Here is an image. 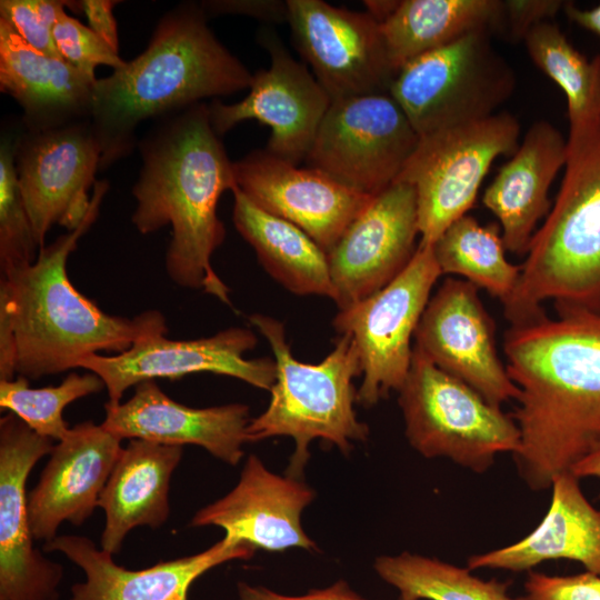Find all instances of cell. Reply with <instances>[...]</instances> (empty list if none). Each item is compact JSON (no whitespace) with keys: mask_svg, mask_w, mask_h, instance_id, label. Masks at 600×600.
I'll return each instance as SVG.
<instances>
[{"mask_svg":"<svg viewBox=\"0 0 600 600\" xmlns=\"http://www.w3.org/2000/svg\"><path fill=\"white\" fill-rule=\"evenodd\" d=\"M442 274H457L483 289L502 304L512 296L521 267L508 261L499 223L481 224L464 214L432 244Z\"/></svg>","mask_w":600,"mask_h":600,"instance_id":"f546056e","label":"cell"},{"mask_svg":"<svg viewBox=\"0 0 600 600\" xmlns=\"http://www.w3.org/2000/svg\"><path fill=\"white\" fill-rule=\"evenodd\" d=\"M100 159L90 119L41 131L22 127L16 170L40 249L53 224L72 231L84 220L91 206L88 190L96 183Z\"/></svg>","mask_w":600,"mask_h":600,"instance_id":"4fadbf2b","label":"cell"},{"mask_svg":"<svg viewBox=\"0 0 600 600\" xmlns=\"http://www.w3.org/2000/svg\"><path fill=\"white\" fill-rule=\"evenodd\" d=\"M550 488L549 509L533 531L507 547L471 556L468 568L521 572L544 561L566 559L600 576V511L571 471L558 474Z\"/></svg>","mask_w":600,"mask_h":600,"instance_id":"484cf974","label":"cell"},{"mask_svg":"<svg viewBox=\"0 0 600 600\" xmlns=\"http://www.w3.org/2000/svg\"><path fill=\"white\" fill-rule=\"evenodd\" d=\"M418 237L414 188L396 181L371 199L327 254L339 310L399 276L418 248Z\"/></svg>","mask_w":600,"mask_h":600,"instance_id":"ac0fdd59","label":"cell"},{"mask_svg":"<svg viewBox=\"0 0 600 600\" xmlns=\"http://www.w3.org/2000/svg\"><path fill=\"white\" fill-rule=\"evenodd\" d=\"M521 600H600V576H549L530 570Z\"/></svg>","mask_w":600,"mask_h":600,"instance_id":"8d00e7d4","label":"cell"},{"mask_svg":"<svg viewBox=\"0 0 600 600\" xmlns=\"http://www.w3.org/2000/svg\"><path fill=\"white\" fill-rule=\"evenodd\" d=\"M237 593V600H368L354 592L343 580L328 588L313 589L302 596H286L262 586L239 582Z\"/></svg>","mask_w":600,"mask_h":600,"instance_id":"ab89813d","label":"cell"},{"mask_svg":"<svg viewBox=\"0 0 600 600\" xmlns=\"http://www.w3.org/2000/svg\"><path fill=\"white\" fill-rule=\"evenodd\" d=\"M102 379L93 372H70L60 384L31 388L29 379L18 376L0 380V408L20 418L38 434L60 441L70 430L62 417L71 402L104 389Z\"/></svg>","mask_w":600,"mask_h":600,"instance_id":"d6a6232c","label":"cell"},{"mask_svg":"<svg viewBox=\"0 0 600 600\" xmlns=\"http://www.w3.org/2000/svg\"><path fill=\"white\" fill-rule=\"evenodd\" d=\"M53 440L9 412L0 419V600H59L63 567L33 546L27 480Z\"/></svg>","mask_w":600,"mask_h":600,"instance_id":"e0dca14e","label":"cell"},{"mask_svg":"<svg viewBox=\"0 0 600 600\" xmlns=\"http://www.w3.org/2000/svg\"><path fill=\"white\" fill-rule=\"evenodd\" d=\"M233 171L237 187L256 206L303 230L327 254L373 198L266 149L233 162Z\"/></svg>","mask_w":600,"mask_h":600,"instance_id":"d6986e66","label":"cell"},{"mask_svg":"<svg viewBox=\"0 0 600 600\" xmlns=\"http://www.w3.org/2000/svg\"><path fill=\"white\" fill-rule=\"evenodd\" d=\"M316 498L299 478L271 472L250 454L236 487L199 509L191 527H220L224 537L254 549L276 552L289 548L318 550L301 524L303 509Z\"/></svg>","mask_w":600,"mask_h":600,"instance_id":"ffe728a7","label":"cell"},{"mask_svg":"<svg viewBox=\"0 0 600 600\" xmlns=\"http://www.w3.org/2000/svg\"><path fill=\"white\" fill-rule=\"evenodd\" d=\"M477 31L402 66L390 96L419 137L497 113L514 92L510 63Z\"/></svg>","mask_w":600,"mask_h":600,"instance_id":"ba28073f","label":"cell"},{"mask_svg":"<svg viewBox=\"0 0 600 600\" xmlns=\"http://www.w3.org/2000/svg\"><path fill=\"white\" fill-rule=\"evenodd\" d=\"M132 397L104 403L101 426L120 439H141L168 446L194 444L217 459L236 466L243 457L250 422L244 403L192 408L166 394L156 380L134 387Z\"/></svg>","mask_w":600,"mask_h":600,"instance_id":"603a6c76","label":"cell"},{"mask_svg":"<svg viewBox=\"0 0 600 600\" xmlns=\"http://www.w3.org/2000/svg\"><path fill=\"white\" fill-rule=\"evenodd\" d=\"M441 274L432 244L418 242L399 276L333 318L334 330L350 336L359 352L362 383L357 403L373 407L403 386L413 354L411 339Z\"/></svg>","mask_w":600,"mask_h":600,"instance_id":"30bf717a","label":"cell"},{"mask_svg":"<svg viewBox=\"0 0 600 600\" xmlns=\"http://www.w3.org/2000/svg\"><path fill=\"white\" fill-rule=\"evenodd\" d=\"M419 138L390 93L336 99L306 161L338 182L374 197L398 179Z\"/></svg>","mask_w":600,"mask_h":600,"instance_id":"8fae6325","label":"cell"},{"mask_svg":"<svg viewBox=\"0 0 600 600\" xmlns=\"http://www.w3.org/2000/svg\"><path fill=\"white\" fill-rule=\"evenodd\" d=\"M76 1L1 0L4 19L32 48L49 57L62 58L56 47L52 29L64 8L73 10Z\"/></svg>","mask_w":600,"mask_h":600,"instance_id":"d590c367","label":"cell"},{"mask_svg":"<svg viewBox=\"0 0 600 600\" xmlns=\"http://www.w3.org/2000/svg\"><path fill=\"white\" fill-rule=\"evenodd\" d=\"M22 129V127H21ZM20 130L2 131L0 141V270L1 274L32 264L40 250L21 194L16 170Z\"/></svg>","mask_w":600,"mask_h":600,"instance_id":"836d02e7","label":"cell"},{"mask_svg":"<svg viewBox=\"0 0 600 600\" xmlns=\"http://www.w3.org/2000/svg\"><path fill=\"white\" fill-rule=\"evenodd\" d=\"M373 568L400 594L419 600H521L509 594L506 582L482 580L473 576L468 567L461 568L408 551L378 557Z\"/></svg>","mask_w":600,"mask_h":600,"instance_id":"1f68e13d","label":"cell"},{"mask_svg":"<svg viewBox=\"0 0 600 600\" xmlns=\"http://www.w3.org/2000/svg\"><path fill=\"white\" fill-rule=\"evenodd\" d=\"M258 343L256 333L243 327H230L211 337L171 340L164 334L137 341L119 354H90L79 364L104 382L110 404L146 380H177L187 374L209 372L244 381L270 391L277 379L274 359H247Z\"/></svg>","mask_w":600,"mask_h":600,"instance_id":"5bb4252c","label":"cell"},{"mask_svg":"<svg viewBox=\"0 0 600 600\" xmlns=\"http://www.w3.org/2000/svg\"><path fill=\"white\" fill-rule=\"evenodd\" d=\"M500 0H401L381 24L394 68L477 32L502 31Z\"/></svg>","mask_w":600,"mask_h":600,"instance_id":"f1b7e54d","label":"cell"},{"mask_svg":"<svg viewBox=\"0 0 600 600\" xmlns=\"http://www.w3.org/2000/svg\"><path fill=\"white\" fill-rule=\"evenodd\" d=\"M252 78L209 29L200 4L176 6L139 56L93 84L90 121L101 149L99 170L131 154L146 120L249 89Z\"/></svg>","mask_w":600,"mask_h":600,"instance_id":"277c9868","label":"cell"},{"mask_svg":"<svg viewBox=\"0 0 600 600\" xmlns=\"http://www.w3.org/2000/svg\"><path fill=\"white\" fill-rule=\"evenodd\" d=\"M564 3L561 0H504L502 32L513 41L524 40L532 28L552 21Z\"/></svg>","mask_w":600,"mask_h":600,"instance_id":"74e56055","label":"cell"},{"mask_svg":"<svg viewBox=\"0 0 600 600\" xmlns=\"http://www.w3.org/2000/svg\"><path fill=\"white\" fill-rule=\"evenodd\" d=\"M519 136L518 120L502 111L419 138L396 180L414 188L419 242L433 244L453 221L467 214L493 161L512 156Z\"/></svg>","mask_w":600,"mask_h":600,"instance_id":"9c48e42d","label":"cell"},{"mask_svg":"<svg viewBox=\"0 0 600 600\" xmlns=\"http://www.w3.org/2000/svg\"><path fill=\"white\" fill-rule=\"evenodd\" d=\"M571 472L579 479L600 478V446L579 460L571 468Z\"/></svg>","mask_w":600,"mask_h":600,"instance_id":"7bdbcfd3","label":"cell"},{"mask_svg":"<svg viewBox=\"0 0 600 600\" xmlns=\"http://www.w3.org/2000/svg\"><path fill=\"white\" fill-rule=\"evenodd\" d=\"M43 550L61 552L83 571L84 581L72 584L69 600H188L190 587L207 571L227 561L250 559L256 551L223 537L196 554L131 570L83 536H57Z\"/></svg>","mask_w":600,"mask_h":600,"instance_id":"7402d4cb","label":"cell"},{"mask_svg":"<svg viewBox=\"0 0 600 600\" xmlns=\"http://www.w3.org/2000/svg\"><path fill=\"white\" fill-rule=\"evenodd\" d=\"M121 441L101 424L83 421L54 444L28 496L34 540L51 541L62 522L81 526L91 517L123 448Z\"/></svg>","mask_w":600,"mask_h":600,"instance_id":"44dd1931","label":"cell"},{"mask_svg":"<svg viewBox=\"0 0 600 600\" xmlns=\"http://www.w3.org/2000/svg\"><path fill=\"white\" fill-rule=\"evenodd\" d=\"M399 406L406 437L424 458H447L481 473L498 454H513L520 447V431L510 414L414 348Z\"/></svg>","mask_w":600,"mask_h":600,"instance_id":"52a82bcc","label":"cell"},{"mask_svg":"<svg viewBox=\"0 0 600 600\" xmlns=\"http://www.w3.org/2000/svg\"><path fill=\"white\" fill-rule=\"evenodd\" d=\"M296 47L331 100L389 93L398 70L381 24L322 0H287Z\"/></svg>","mask_w":600,"mask_h":600,"instance_id":"7c38bea8","label":"cell"},{"mask_svg":"<svg viewBox=\"0 0 600 600\" xmlns=\"http://www.w3.org/2000/svg\"><path fill=\"white\" fill-rule=\"evenodd\" d=\"M400 2L401 0H366L363 4L366 12L382 24L397 11Z\"/></svg>","mask_w":600,"mask_h":600,"instance_id":"ee69618b","label":"cell"},{"mask_svg":"<svg viewBox=\"0 0 600 600\" xmlns=\"http://www.w3.org/2000/svg\"><path fill=\"white\" fill-rule=\"evenodd\" d=\"M96 80L64 59L32 48L0 18V89L21 107L26 130L90 119Z\"/></svg>","mask_w":600,"mask_h":600,"instance_id":"d4e9b609","label":"cell"},{"mask_svg":"<svg viewBox=\"0 0 600 600\" xmlns=\"http://www.w3.org/2000/svg\"><path fill=\"white\" fill-rule=\"evenodd\" d=\"M532 62L563 91L569 130L600 118V54L588 59L553 21L532 28L523 40Z\"/></svg>","mask_w":600,"mask_h":600,"instance_id":"4dcf8cb0","label":"cell"},{"mask_svg":"<svg viewBox=\"0 0 600 600\" xmlns=\"http://www.w3.org/2000/svg\"><path fill=\"white\" fill-rule=\"evenodd\" d=\"M119 1L81 0L80 12L84 13L89 28L100 36L113 50H119L117 20L113 8Z\"/></svg>","mask_w":600,"mask_h":600,"instance_id":"60d3db41","label":"cell"},{"mask_svg":"<svg viewBox=\"0 0 600 600\" xmlns=\"http://www.w3.org/2000/svg\"><path fill=\"white\" fill-rule=\"evenodd\" d=\"M108 189L107 180L96 181L90 209L77 229L41 248L32 264L1 274L0 380L79 369L90 354H119L139 340L167 334L160 311L133 318L106 313L69 279L68 258L97 220Z\"/></svg>","mask_w":600,"mask_h":600,"instance_id":"7a4b0ae2","label":"cell"},{"mask_svg":"<svg viewBox=\"0 0 600 600\" xmlns=\"http://www.w3.org/2000/svg\"><path fill=\"white\" fill-rule=\"evenodd\" d=\"M248 320L268 341L277 366L267 409L250 420L247 442L291 437L296 443L287 474L299 478L309 460V446L322 439L348 454L352 442L366 441L369 428L354 410L353 379L362 374L357 346L341 334L332 351L319 363L296 359L282 322L252 313Z\"/></svg>","mask_w":600,"mask_h":600,"instance_id":"8992f818","label":"cell"},{"mask_svg":"<svg viewBox=\"0 0 600 600\" xmlns=\"http://www.w3.org/2000/svg\"><path fill=\"white\" fill-rule=\"evenodd\" d=\"M260 41L270 54L269 68L253 74L242 100L208 104L210 122L219 137L242 121L264 123L271 130L266 151L298 166L306 160L332 100L270 30L260 32Z\"/></svg>","mask_w":600,"mask_h":600,"instance_id":"9a60e30c","label":"cell"},{"mask_svg":"<svg viewBox=\"0 0 600 600\" xmlns=\"http://www.w3.org/2000/svg\"><path fill=\"white\" fill-rule=\"evenodd\" d=\"M563 12L570 21L600 38V2L591 9H581L572 1H566Z\"/></svg>","mask_w":600,"mask_h":600,"instance_id":"b9f144b4","label":"cell"},{"mask_svg":"<svg viewBox=\"0 0 600 600\" xmlns=\"http://www.w3.org/2000/svg\"><path fill=\"white\" fill-rule=\"evenodd\" d=\"M138 147L142 167L132 188L133 226L142 234L170 226L164 257L170 280L232 306L231 290L211 258L226 238L217 213L219 199L237 182L208 104L199 102L157 119Z\"/></svg>","mask_w":600,"mask_h":600,"instance_id":"3957f363","label":"cell"},{"mask_svg":"<svg viewBox=\"0 0 600 600\" xmlns=\"http://www.w3.org/2000/svg\"><path fill=\"white\" fill-rule=\"evenodd\" d=\"M520 267L502 304L510 326L546 316L548 300L556 311L600 314V118L569 130L559 192Z\"/></svg>","mask_w":600,"mask_h":600,"instance_id":"5b68a950","label":"cell"},{"mask_svg":"<svg viewBox=\"0 0 600 600\" xmlns=\"http://www.w3.org/2000/svg\"><path fill=\"white\" fill-rule=\"evenodd\" d=\"M206 14H240L263 22H288L287 1L280 0H210L201 1Z\"/></svg>","mask_w":600,"mask_h":600,"instance_id":"f35d334b","label":"cell"},{"mask_svg":"<svg viewBox=\"0 0 600 600\" xmlns=\"http://www.w3.org/2000/svg\"><path fill=\"white\" fill-rule=\"evenodd\" d=\"M503 352L519 389L512 456L527 486L546 490L600 446V314L566 310L510 326Z\"/></svg>","mask_w":600,"mask_h":600,"instance_id":"6da1fadb","label":"cell"},{"mask_svg":"<svg viewBox=\"0 0 600 600\" xmlns=\"http://www.w3.org/2000/svg\"><path fill=\"white\" fill-rule=\"evenodd\" d=\"M182 454L181 446L129 440L99 499L106 514L101 549L117 554L132 529H156L167 522L170 480Z\"/></svg>","mask_w":600,"mask_h":600,"instance_id":"4316f807","label":"cell"},{"mask_svg":"<svg viewBox=\"0 0 600 600\" xmlns=\"http://www.w3.org/2000/svg\"><path fill=\"white\" fill-rule=\"evenodd\" d=\"M232 193L234 228L263 269L294 294L334 301L327 253L303 230L259 208L238 187Z\"/></svg>","mask_w":600,"mask_h":600,"instance_id":"83f0119b","label":"cell"},{"mask_svg":"<svg viewBox=\"0 0 600 600\" xmlns=\"http://www.w3.org/2000/svg\"><path fill=\"white\" fill-rule=\"evenodd\" d=\"M478 290L463 279H446L422 313L413 348L501 408L517 400L519 389L498 354L496 324Z\"/></svg>","mask_w":600,"mask_h":600,"instance_id":"2e32d148","label":"cell"},{"mask_svg":"<svg viewBox=\"0 0 600 600\" xmlns=\"http://www.w3.org/2000/svg\"><path fill=\"white\" fill-rule=\"evenodd\" d=\"M52 36L62 59L91 79H97L94 70L100 64L117 70L127 62L100 36L64 10L53 26Z\"/></svg>","mask_w":600,"mask_h":600,"instance_id":"e575fe53","label":"cell"},{"mask_svg":"<svg viewBox=\"0 0 600 600\" xmlns=\"http://www.w3.org/2000/svg\"><path fill=\"white\" fill-rule=\"evenodd\" d=\"M398 600H419V599L414 597L406 596V594H400Z\"/></svg>","mask_w":600,"mask_h":600,"instance_id":"f6af8a7d","label":"cell"},{"mask_svg":"<svg viewBox=\"0 0 600 600\" xmlns=\"http://www.w3.org/2000/svg\"><path fill=\"white\" fill-rule=\"evenodd\" d=\"M567 161V139L547 120L533 122L482 196L498 219L506 250L526 256L551 209L548 193Z\"/></svg>","mask_w":600,"mask_h":600,"instance_id":"cb8c5ba5","label":"cell"}]
</instances>
